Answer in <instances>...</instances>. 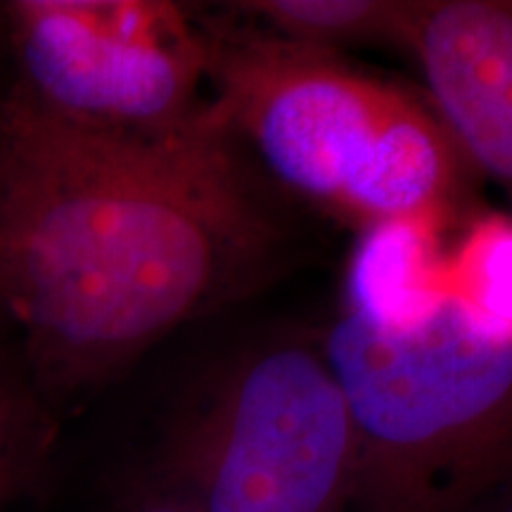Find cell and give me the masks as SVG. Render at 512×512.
<instances>
[{
    "label": "cell",
    "mask_w": 512,
    "mask_h": 512,
    "mask_svg": "<svg viewBox=\"0 0 512 512\" xmlns=\"http://www.w3.org/2000/svg\"><path fill=\"white\" fill-rule=\"evenodd\" d=\"M3 335H8V328H5V323H3V316H0V337Z\"/></svg>",
    "instance_id": "13"
},
{
    "label": "cell",
    "mask_w": 512,
    "mask_h": 512,
    "mask_svg": "<svg viewBox=\"0 0 512 512\" xmlns=\"http://www.w3.org/2000/svg\"><path fill=\"white\" fill-rule=\"evenodd\" d=\"M55 411L41 399L10 335L0 337V512L38 482L55 441Z\"/></svg>",
    "instance_id": "9"
},
{
    "label": "cell",
    "mask_w": 512,
    "mask_h": 512,
    "mask_svg": "<svg viewBox=\"0 0 512 512\" xmlns=\"http://www.w3.org/2000/svg\"><path fill=\"white\" fill-rule=\"evenodd\" d=\"M128 512H197V510L155 479V484H152L150 489H145L143 494L133 501V508Z\"/></svg>",
    "instance_id": "11"
},
{
    "label": "cell",
    "mask_w": 512,
    "mask_h": 512,
    "mask_svg": "<svg viewBox=\"0 0 512 512\" xmlns=\"http://www.w3.org/2000/svg\"><path fill=\"white\" fill-rule=\"evenodd\" d=\"M256 29L299 46L337 53L351 46L406 43L413 0H247L230 5Z\"/></svg>",
    "instance_id": "8"
},
{
    "label": "cell",
    "mask_w": 512,
    "mask_h": 512,
    "mask_svg": "<svg viewBox=\"0 0 512 512\" xmlns=\"http://www.w3.org/2000/svg\"><path fill=\"white\" fill-rule=\"evenodd\" d=\"M448 290L512 337V214L477 216L448 249Z\"/></svg>",
    "instance_id": "10"
},
{
    "label": "cell",
    "mask_w": 512,
    "mask_h": 512,
    "mask_svg": "<svg viewBox=\"0 0 512 512\" xmlns=\"http://www.w3.org/2000/svg\"><path fill=\"white\" fill-rule=\"evenodd\" d=\"M278 238L211 121L133 138L0 102V316L53 411L252 292Z\"/></svg>",
    "instance_id": "1"
},
{
    "label": "cell",
    "mask_w": 512,
    "mask_h": 512,
    "mask_svg": "<svg viewBox=\"0 0 512 512\" xmlns=\"http://www.w3.org/2000/svg\"><path fill=\"white\" fill-rule=\"evenodd\" d=\"M444 221L411 219L363 230L347 268L344 309L380 328H411L446 299Z\"/></svg>",
    "instance_id": "7"
},
{
    "label": "cell",
    "mask_w": 512,
    "mask_h": 512,
    "mask_svg": "<svg viewBox=\"0 0 512 512\" xmlns=\"http://www.w3.org/2000/svg\"><path fill=\"white\" fill-rule=\"evenodd\" d=\"M10 91L88 131L171 138L209 124L202 24L159 0H12L0 5Z\"/></svg>",
    "instance_id": "5"
},
{
    "label": "cell",
    "mask_w": 512,
    "mask_h": 512,
    "mask_svg": "<svg viewBox=\"0 0 512 512\" xmlns=\"http://www.w3.org/2000/svg\"><path fill=\"white\" fill-rule=\"evenodd\" d=\"M320 351L356 432L351 512H472L512 477V337L451 290L411 328L342 311Z\"/></svg>",
    "instance_id": "3"
},
{
    "label": "cell",
    "mask_w": 512,
    "mask_h": 512,
    "mask_svg": "<svg viewBox=\"0 0 512 512\" xmlns=\"http://www.w3.org/2000/svg\"><path fill=\"white\" fill-rule=\"evenodd\" d=\"M472 512H512V477L503 482L491 496H486Z\"/></svg>",
    "instance_id": "12"
},
{
    "label": "cell",
    "mask_w": 512,
    "mask_h": 512,
    "mask_svg": "<svg viewBox=\"0 0 512 512\" xmlns=\"http://www.w3.org/2000/svg\"><path fill=\"white\" fill-rule=\"evenodd\" d=\"M209 119L275 183L366 230L446 221L472 169L434 107L337 53L202 24Z\"/></svg>",
    "instance_id": "2"
},
{
    "label": "cell",
    "mask_w": 512,
    "mask_h": 512,
    "mask_svg": "<svg viewBox=\"0 0 512 512\" xmlns=\"http://www.w3.org/2000/svg\"><path fill=\"white\" fill-rule=\"evenodd\" d=\"M358 446L320 347L245 354L166 434L157 482L197 512H351Z\"/></svg>",
    "instance_id": "4"
},
{
    "label": "cell",
    "mask_w": 512,
    "mask_h": 512,
    "mask_svg": "<svg viewBox=\"0 0 512 512\" xmlns=\"http://www.w3.org/2000/svg\"><path fill=\"white\" fill-rule=\"evenodd\" d=\"M403 50L467 164L512 207V0H413Z\"/></svg>",
    "instance_id": "6"
}]
</instances>
